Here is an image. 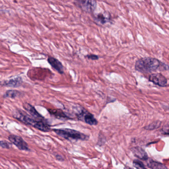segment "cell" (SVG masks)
<instances>
[{"mask_svg": "<svg viewBox=\"0 0 169 169\" xmlns=\"http://www.w3.org/2000/svg\"><path fill=\"white\" fill-rule=\"evenodd\" d=\"M23 107H24V109L27 111L28 113H29L31 117H32L34 119L38 120V121H45L44 118L42 117V116L40 114L38 113L36 110L35 109V108L33 106L30 105V104L25 103L24 104Z\"/></svg>", "mask_w": 169, "mask_h": 169, "instance_id": "cell-7", "label": "cell"}, {"mask_svg": "<svg viewBox=\"0 0 169 169\" xmlns=\"http://www.w3.org/2000/svg\"><path fill=\"white\" fill-rule=\"evenodd\" d=\"M132 164L134 168L136 169H147L146 168L144 164L141 161L138 160H134L132 162Z\"/></svg>", "mask_w": 169, "mask_h": 169, "instance_id": "cell-16", "label": "cell"}, {"mask_svg": "<svg viewBox=\"0 0 169 169\" xmlns=\"http://www.w3.org/2000/svg\"><path fill=\"white\" fill-rule=\"evenodd\" d=\"M48 111L51 115L58 119H70L67 114L60 109H48Z\"/></svg>", "mask_w": 169, "mask_h": 169, "instance_id": "cell-12", "label": "cell"}, {"mask_svg": "<svg viewBox=\"0 0 169 169\" xmlns=\"http://www.w3.org/2000/svg\"><path fill=\"white\" fill-rule=\"evenodd\" d=\"M22 94L21 92L16 90H9L6 91L4 95L5 98H16L17 97H20Z\"/></svg>", "mask_w": 169, "mask_h": 169, "instance_id": "cell-15", "label": "cell"}, {"mask_svg": "<svg viewBox=\"0 0 169 169\" xmlns=\"http://www.w3.org/2000/svg\"><path fill=\"white\" fill-rule=\"evenodd\" d=\"M131 151L134 155L140 160L147 161L149 159L147 153L141 147H134L131 148Z\"/></svg>", "mask_w": 169, "mask_h": 169, "instance_id": "cell-11", "label": "cell"}, {"mask_svg": "<svg viewBox=\"0 0 169 169\" xmlns=\"http://www.w3.org/2000/svg\"><path fill=\"white\" fill-rule=\"evenodd\" d=\"M158 122L156 123V124H155V123H153L152 125H149V126L146 127L145 128L146 130H154V129L157 128V127L158 128L159 127L157 126V125H158Z\"/></svg>", "mask_w": 169, "mask_h": 169, "instance_id": "cell-18", "label": "cell"}, {"mask_svg": "<svg viewBox=\"0 0 169 169\" xmlns=\"http://www.w3.org/2000/svg\"><path fill=\"white\" fill-rule=\"evenodd\" d=\"M86 57L92 60H97L99 59V57L95 55H88L86 56Z\"/></svg>", "mask_w": 169, "mask_h": 169, "instance_id": "cell-19", "label": "cell"}, {"mask_svg": "<svg viewBox=\"0 0 169 169\" xmlns=\"http://www.w3.org/2000/svg\"><path fill=\"white\" fill-rule=\"evenodd\" d=\"M94 20L99 24H104L110 21V16L106 13H99L94 17Z\"/></svg>", "mask_w": 169, "mask_h": 169, "instance_id": "cell-14", "label": "cell"}, {"mask_svg": "<svg viewBox=\"0 0 169 169\" xmlns=\"http://www.w3.org/2000/svg\"><path fill=\"white\" fill-rule=\"evenodd\" d=\"M147 166L151 169H168L166 166L161 163L155 161L152 159H148Z\"/></svg>", "mask_w": 169, "mask_h": 169, "instance_id": "cell-13", "label": "cell"}, {"mask_svg": "<svg viewBox=\"0 0 169 169\" xmlns=\"http://www.w3.org/2000/svg\"><path fill=\"white\" fill-rule=\"evenodd\" d=\"M0 146L3 148H7V149L10 147V144L7 142L4 141H0Z\"/></svg>", "mask_w": 169, "mask_h": 169, "instance_id": "cell-17", "label": "cell"}, {"mask_svg": "<svg viewBox=\"0 0 169 169\" xmlns=\"http://www.w3.org/2000/svg\"><path fill=\"white\" fill-rule=\"evenodd\" d=\"M53 131L61 138L67 140H87L89 136L75 130L70 129H55Z\"/></svg>", "mask_w": 169, "mask_h": 169, "instance_id": "cell-3", "label": "cell"}, {"mask_svg": "<svg viewBox=\"0 0 169 169\" xmlns=\"http://www.w3.org/2000/svg\"><path fill=\"white\" fill-rule=\"evenodd\" d=\"M163 64V63H162L156 58L145 57L139 59L136 61L135 69L138 72L143 74H148L155 72L161 67L164 68V70H168V68H166V64L162 66Z\"/></svg>", "mask_w": 169, "mask_h": 169, "instance_id": "cell-1", "label": "cell"}, {"mask_svg": "<svg viewBox=\"0 0 169 169\" xmlns=\"http://www.w3.org/2000/svg\"><path fill=\"white\" fill-rule=\"evenodd\" d=\"M13 117L16 119L22 122L25 125L32 126L34 128L44 132H48L51 130L50 125L46 121H38L29 116L28 114L22 111L16 112L13 115Z\"/></svg>", "mask_w": 169, "mask_h": 169, "instance_id": "cell-2", "label": "cell"}, {"mask_svg": "<svg viewBox=\"0 0 169 169\" xmlns=\"http://www.w3.org/2000/svg\"><path fill=\"white\" fill-rule=\"evenodd\" d=\"M22 83V79L20 76L15 77L9 80H4L0 82V85L2 86L10 87H17L20 86Z\"/></svg>", "mask_w": 169, "mask_h": 169, "instance_id": "cell-8", "label": "cell"}, {"mask_svg": "<svg viewBox=\"0 0 169 169\" xmlns=\"http://www.w3.org/2000/svg\"><path fill=\"white\" fill-rule=\"evenodd\" d=\"M48 62L52 67L53 68L56 70L59 74H64V67L60 61L54 57H49L48 58Z\"/></svg>", "mask_w": 169, "mask_h": 169, "instance_id": "cell-10", "label": "cell"}, {"mask_svg": "<svg viewBox=\"0 0 169 169\" xmlns=\"http://www.w3.org/2000/svg\"><path fill=\"white\" fill-rule=\"evenodd\" d=\"M123 169H133L132 168H130V167L125 166L123 168Z\"/></svg>", "mask_w": 169, "mask_h": 169, "instance_id": "cell-20", "label": "cell"}, {"mask_svg": "<svg viewBox=\"0 0 169 169\" xmlns=\"http://www.w3.org/2000/svg\"><path fill=\"white\" fill-rule=\"evenodd\" d=\"M11 143L14 144L19 149L23 151H29L28 145L22 138L18 135L11 134L8 138Z\"/></svg>", "mask_w": 169, "mask_h": 169, "instance_id": "cell-4", "label": "cell"}, {"mask_svg": "<svg viewBox=\"0 0 169 169\" xmlns=\"http://www.w3.org/2000/svg\"><path fill=\"white\" fill-rule=\"evenodd\" d=\"M79 3L83 10L88 13L93 12L96 7V2L95 1H80Z\"/></svg>", "mask_w": 169, "mask_h": 169, "instance_id": "cell-9", "label": "cell"}, {"mask_svg": "<svg viewBox=\"0 0 169 169\" xmlns=\"http://www.w3.org/2000/svg\"><path fill=\"white\" fill-rule=\"evenodd\" d=\"M148 79L149 81L159 86L164 87L168 85V81L166 77L159 73L151 74L149 76Z\"/></svg>", "mask_w": 169, "mask_h": 169, "instance_id": "cell-6", "label": "cell"}, {"mask_svg": "<svg viewBox=\"0 0 169 169\" xmlns=\"http://www.w3.org/2000/svg\"><path fill=\"white\" fill-rule=\"evenodd\" d=\"M77 116L79 119H81L83 118L86 123L91 126H96L98 123L97 119L94 118V116L84 109H81L80 112L77 113Z\"/></svg>", "mask_w": 169, "mask_h": 169, "instance_id": "cell-5", "label": "cell"}]
</instances>
